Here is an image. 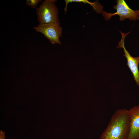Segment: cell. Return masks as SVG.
<instances>
[{
  "label": "cell",
  "mask_w": 139,
  "mask_h": 139,
  "mask_svg": "<svg viewBox=\"0 0 139 139\" xmlns=\"http://www.w3.org/2000/svg\"><path fill=\"white\" fill-rule=\"evenodd\" d=\"M42 1V0H26L25 3L27 5L31 8L36 9L38 4Z\"/></svg>",
  "instance_id": "cell-8"
},
{
  "label": "cell",
  "mask_w": 139,
  "mask_h": 139,
  "mask_svg": "<svg viewBox=\"0 0 139 139\" xmlns=\"http://www.w3.org/2000/svg\"><path fill=\"white\" fill-rule=\"evenodd\" d=\"M33 28L37 32L43 34L51 44H62L59 38L62 36V28L60 22L39 24Z\"/></svg>",
  "instance_id": "cell-4"
},
{
  "label": "cell",
  "mask_w": 139,
  "mask_h": 139,
  "mask_svg": "<svg viewBox=\"0 0 139 139\" xmlns=\"http://www.w3.org/2000/svg\"><path fill=\"white\" fill-rule=\"evenodd\" d=\"M65 9H67V6L68 4L72 2H82L84 4H88L92 6L94 10L98 13H102L103 11V6L96 1L94 2H91L87 0H65Z\"/></svg>",
  "instance_id": "cell-7"
},
{
  "label": "cell",
  "mask_w": 139,
  "mask_h": 139,
  "mask_svg": "<svg viewBox=\"0 0 139 139\" xmlns=\"http://www.w3.org/2000/svg\"><path fill=\"white\" fill-rule=\"evenodd\" d=\"M56 0H45L36 8L39 24L59 22Z\"/></svg>",
  "instance_id": "cell-2"
},
{
  "label": "cell",
  "mask_w": 139,
  "mask_h": 139,
  "mask_svg": "<svg viewBox=\"0 0 139 139\" xmlns=\"http://www.w3.org/2000/svg\"><path fill=\"white\" fill-rule=\"evenodd\" d=\"M119 31L121 34L122 37L121 40L118 42V44L117 48H123L124 53L123 56L126 57L127 61V65L132 72L134 79L137 85L139 86V71L138 69L139 57H134L132 56L125 47L124 43L125 37L130 32L124 33Z\"/></svg>",
  "instance_id": "cell-5"
},
{
  "label": "cell",
  "mask_w": 139,
  "mask_h": 139,
  "mask_svg": "<svg viewBox=\"0 0 139 139\" xmlns=\"http://www.w3.org/2000/svg\"><path fill=\"white\" fill-rule=\"evenodd\" d=\"M116 2L117 4L114 6V8L117 10L116 12L111 13L103 11L102 12L106 21L108 20L112 16L116 15L119 16V19L121 21L126 19H129L130 20L139 19V11L138 10H134L131 9L124 0H117Z\"/></svg>",
  "instance_id": "cell-3"
},
{
  "label": "cell",
  "mask_w": 139,
  "mask_h": 139,
  "mask_svg": "<svg viewBox=\"0 0 139 139\" xmlns=\"http://www.w3.org/2000/svg\"><path fill=\"white\" fill-rule=\"evenodd\" d=\"M130 127L129 110L118 109L112 115L100 139H129Z\"/></svg>",
  "instance_id": "cell-1"
},
{
  "label": "cell",
  "mask_w": 139,
  "mask_h": 139,
  "mask_svg": "<svg viewBox=\"0 0 139 139\" xmlns=\"http://www.w3.org/2000/svg\"><path fill=\"white\" fill-rule=\"evenodd\" d=\"M130 119V131L129 139H139V105L129 110Z\"/></svg>",
  "instance_id": "cell-6"
},
{
  "label": "cell",
  "mask_w": 139,
  "mask_h": 139,
  "mask_svg": "<svg viewBox=\"0 0 139 139\" xmlns=\"http://www.w3.org/2000/svg\"><path fill=\"white\" fill-rule=\"evenodd\" d=\"M5 133L2 130L0 131V139H5Z\"/></svg>",
  "instance_id": "cell-9"
}]
</instances>
